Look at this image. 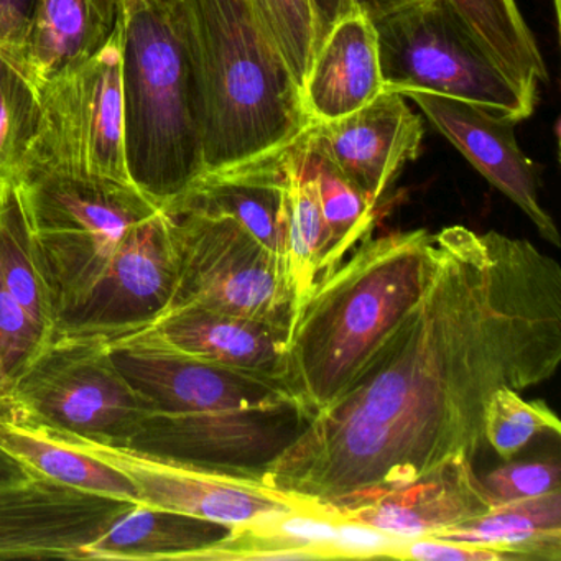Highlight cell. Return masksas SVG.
Segmentation results:
<instances>
[{
    "label": "cell",
    "mask_w": 561,
    "mask_h": 561,
    "mask_svg": "<svg viewBox=\"0 0 561 561\" xmlns=\"http://www.w3.org/2000/svg\"><path fill=\"white\" fill-rule=\"evenodd\" d=\"M176 252L165 209L133 229L80 307L58 320L57 333L107 343L152 327L172 304Z\"/></svg>",
    "instance_id": "cell-13"
},
{
    "label": "cell",
    "mask_w": 561,
    "mask_h": 561,
    "mask_svg": "<svg viewBox=\"0 0 561 561\" xmlns=\"http://www.w3.org/2000/svg\"><path fill=\"white\" fill-rule=\"evenodd\" d=\"M383 91L438 94L494 111L515 124L534 114L537 98L478 44L446 0H426L374 21Z\"/></svg>",
    "instance_id": "cell-6"
},
{
    "label": "cell",
    "mask_w": 561,
    "mask_h": 561,
    "mask_svg": "<svg viewBox=\"0 0 561 561\" xmlns=\"http://www.w3.org/2000/svg\"><path fill=\"white\" fill-rule=\"evenodd\" d=\"M294 140L251 159L205 170L163 208L228 216L248 229L288 268L284 175L285 159Z\"/></svg>",
    "instance_id": "cell-17"
},
{
    "label": "cell",
    "mask_w": 561,
    "mask_h": 561,
    "mask_svg": "<svg viewBox=\"0 0 561 561\" xmlns=\"http://www.w3.org/2000/svg\"><path fill=\"white\" fill-rule=\"evenodd\" d=\"M435 248L426 229L364 239L314 285L291 320L282 382L308 420L343 393L420 300Z\"/></svg>",
    "instance_id": "cell-2"
},
{
    "label": "cell",
    "mask_w": 561,
    "mask_h": 561,
    "mask_svg": "<svg viewBox=\"0 0 561 561\" xmlns=\"http://www.w3.org/2000/svg\"><path fill=\"white\" fill-rule=\"evenodd\" d=\"M307 423L295 403L190 413L152 410L126 448L262 482L265 468Z\"/></svg>",
    "instance_id": "cell-10"
},
{
    "label": "cell",
    "mask_w": 561,
    "mask_h": 561,
    "mask_svg": "<svg viewBox=\"0 0 561 561\" xmlns=\"http://www.w3.org/2000/svg\"><path fill=\"white\" fill-rule=\"evenodd\" d=\"M38 0H0V50L15 57L24 45Z\"/></svg>",
    "instance_id": "cell-33"
},
{
    "label": "cell",
    "mask_w": 561,
    "mask_h": 561,
    "mask_svg": "<svg viewBox=\"0 0 561 561\" xmlns=\"http://www.w3.org/2000/svg\"><path fill=\"white\" fill-rule=\"evenodd\" d=\"M304 153L308 172L313 176L317 186L324 222L331 234V255L324 274L327 277L347 257L354 245L370 234L376 222L377 206L313 146L308 130L304 136Z\"/></svg>",
    "instance_id": "cell-26"
},
{
    "label": "cell",
    "mask_w": 561,
    "mask_h": 561,
    "mask_svg": "<svg viewBox=\"0 0 561 561\" xmlns=\"http://www.w3.org/2000/svg\"><path fill=\"white\" fill-rule=\"evenodd\" d=\"M198 101L203 172L291 142L313 121L251 0H167Z\"/></svg>",
    "instance_id": "cell-3"
},
{
    "label": "cell",
    "mask_w": 561,
    "mask_h": 561,
    "mask_svg": "<svg viewBox=\"0 0 561 561\" xmlns=\"http://www.w3.org/2000/svg\"><path fill=\"white\" fill-rule=\"evenodd\" d=\"M251 4L262 31L301 91L323 38L314 0H251Z\"/></svg>",
    "instance_id": "cell-28"
},
{
    "label": "cell",
    "mask_w": 561,
    "mask_h": 561,
    "mask_svg": "<svg viewBox=\"0 0 561 561\" xmlns=\"http://www.w3.org/2000/svg\"><path fill=\"white\" fill-rule=\"evenodd\" d=\"M422 117L402 94L383 91L356 113L313 123L311 142L377 206L400 170L420 156Z\"/></svg>",
    "instance_id": "cell-15"
},
{
    "label": "cell",
    "mask_w": 561,
    "mask_h": 561,
    "mask_svg": "<svg viewBox=\"0 0 561 561\" xmlns=\"http://www.w3.org/2000/svg\"><path fill=\"white\" fill-rule=\"evenodd\" d=\"M382 558L415 561H508L504 553L492 548L433 537L403 540L402 543L389 548Z\"/></svg>",
    "instance_id": "cell-32"
},
{
    "label": "cell",
    "mask_w": 561,
    "mask_h": 561,
    "mask_svg": "<svg viewBox=\"0 0 561 561\" xmlns=\"http://www.w3.org/2000/svg\"><path fill=\"white\" fill-rule=\"evenodd\" d=\"M113 32L90 0H38L24 45L12 58L38 88L90 60Z\"/></svg>",
    "instance_id": "cell-21"
},
{
    "label": "cell",
    "mask_w": 561,
    "mask_h": 561,
    "mask_svg": "<svg viewBox=\"0 0 561 561\" xmlns=\"http://www.w3.org/2000/svg\"><path fill=\"white\" fill-rule=\"evenodd\" d=\"M152 410L117 366L106 340L57 333L19 382L8 420L127 446Z\"/></svg>",
    "instance_id": "cell-7"
},
{
    "label": "cell",
    "mask_w": 561,
    "mask_h": 561,
    "mask_svg": "<svg viewBox=\"0 0 561 561\" xmlns=\"http://www.w3.org/2000/svg\"><path fill=\"white\" fill-rule=\"evenodd\" d=\"M420 300L262 484L337 518L485 446L489 399L561 363V267L527 239L449 226Z\"/></svg>",
    "instance_id": "cell-1"
},
{
    "label": "cell",
    "mask_w": 561,
    "mask_h": 561,
    "mask_svg": "<svg viewBox=\"0 0 561 561\" xmlns=\"http://www.w3.org/2000/svg\"><path fill=\"white\" fill-rule=\"evenodd\" d=\"M540 435H561L557 413L543 400H525L517 390L499 389L485 407V445L511 461Z\"/></svg>",
    "instance_id": "cell-30"
},
{
    "label": "cell",
    "mask_w": 561,
    "mask_h": 561,
    "mask_svg": "<svg viewBox=\"0 0 561 561\" xmlns=\"http://www.w3.org/2000/svg\"><path fill=\"white\" fill-rule=\"evenodd\" d=\"M90 2L104 25L113 32L123 18V0H90Z\"/></svg>",
    "instance_id": "cell-35"
},
{
    "label": "cell",
    "mask_w": 561,
    "mask_h": 561,
    "mask_svg": "<svg viewBox=\"0 0 561 561\" xmlns=\"http://www.w3.org/2000/svg\"><path fill=\"white\" fill-rule=\"evenodd\" d=\"M47 433L124 472L136 485L140 504L193 515L231 528L294 512L317 514L304 502L272 491L257 479L182 465L126 446Z\"/></svg>",
    "instance_id": "cell-11"
},
{
    "label": "cell",
    "mask_w": 561,
    "mask_h": 561,
    "mask_svg": "<svg viewBox=\"0 0 561 561\" xmlns=\"http://www.w3.org/2000/svg\"><path fill=\"white\" fill-rule=\"evenodd\" d=\"M494 507L484 482L476 474L474 461L455 458L344 512L340 520L397 540H410L433 537L482 517Z\"/></svg>",
    "instance_id": "cell-16"
},
{
    "label": "cell",
    "mask_w": 561,
    "mask_h": 561,
    "mask_svg": "<svg viewBox=\"0 0 561 561\" xmlns=\"http://www.w3.org/2000/svg\"><path fill=\"white\" fill-rule=\"evenodd\" d=\"M553 8H554V21H557V27H560V14H561L560 0H553Z\"/></svg>",
    "instance_id": "cell-37"
},
{
    "label": "cell",
    "mask_w": 561,
    "mask_h": 561,
    "mask_svg": "<svg viewBox=\"0 0 561 561\" xmlns=\"http://www.w3.org/2000/svg\"><path fill=\"white\" fill-rule=\"evenodd\" d=\"M305 133L288 149L284 175L288 268L297 310L310 297L317 282L327 274L331 255L330 229L321 213L313 176L305 163Z\"/></svg>",
    "instance_id": "cell-24"
},
{
    "label": "cell",
    "mask_w": 561,
    "mask_h": 561,
    "mask_svg": "<svg viewBox=\"0 0 561 561\" xmlns=\"http://www.w3.org/2000/svg\"><path fill=\"white\" fill-rule=\"evenodd\" d=\"M560 459L511 462L494 469L482 478L495 505L538 497L561 489Z\"/></svg>",
    "instance_id": "cell-31"
},
{
    "label": "cell",
    "mask_w": 561,
    "mask_h": 561,
    "mask_svg": "<svg viewBox=\"0 0 561 561\" xmlns=\"http://www.w3.org/2000/svg\"><path fill=\"white\" fill-rule=\"evenodd\" d=\"M41 127L37 88L21 65L0 50V183L18 182Z\"/></svg>",
    "instance_id": "cell-27"
},
{
    "label": "cell",
    "mask_w": 561,
    "mask_h": 561,
    "mask_svg": "<svg viewBox=\"0 0 561 561\" xmlns=\"http://www.w3.org/2000/svg\"><path fill=\"white\" fill-rule=\"evenodd\" d=\"M231 530L205 518L136 504L83 548L81 560L203 561Z\"/></svg>",
    "instance_id": "cell-20"
},
{
    "label": "cell",
    "mask_w": 561,
    "mask_h": 561,
    "mask_svg": "<svg viewBox=\"0 0 561 561\" xmlns=\"http://www.w3.org/2000/svg\"><path fill=\"white\" fill-rule=\"evenodd\" d=\"M54 337L25 311L0 277V419H11L19 382Z\"/></svg>",
    "instance_id": "cell-29"
},
{
    "label": "cell",
    "mask_w": 561,
    "mask_h": 561,
    "mask_svg": "<svg viewBox=\"0 0 561 561\" xmlns=\"http://www.w3.org/2000/svg\"><path fill=\"white\" fill-rule=\"evenodd\" d=\"M121 25L127 170L165 205L203 172L195 83L167 5L134 9Z\"/></svg>",
    "instance_id": "cell-4"
},
{
    "label": "cell",
    "mask_w": 561,
    "mask_h": 561,
    "mask_svg": "<svg viewBox=\"0 0 561 561\" xmlns=\"http://www.w3.org/2000/svg\"><path fill=\"white\" fill-rule=\"evenodd\" d=\"M478 44L522 88L537 98L548 83L540 48L515 0H446Z\"/></svg>",
    "instance_id": "cell-25"
},
{
    "label": "cell",
    "mask_w": 561,
    "mask_h": 561,
    "mask_svg": "<svg viewBox=\"0 0 561 561\" xmlns=\"http://www.w3.org/2000/svg\"><path fill=\"white\" fill-rule=\"evenodd\" d=\"M402 96L413 101L432 126L527 215L545 241L560 248L557 225L541 206L540 173L518 147L514 121L455 98L422 91H405Z\"/></svg>",
    "instance_id": "cell-14"
},
{
    "label": "cell",
    "mask_w": 561,
    "mask_h": 561,
    "mask_svg": "<svg viewBox=\"0 0 561 561\" xmlns=\"http://www.w3.org/2000/svg\"><path fill=\"white\" fill-rule=\"evenodd\" d=\"M34 469L28 468L25 462L15 456L9 455L5 449L0 448V488L5 485L21 484L37 476Z\"/></svg>",
    "instance_id": "cell-34"
},
{
    "label": "cell",
    "mask_w": 561,
    "mask_h": 561,
    "mask_svg": "<svg viewBox=\"0 0 561 561\" xmlns=\"http://www.w3.org/2000/svg\"><path fill=\"white\" fill-rule=\"evenodd\" d=\"M433 538L492 548L508 561H560L561 489L495 505L482 517L439 531Z\"/></svg>",
    "instance_id": "cell-22"
},
{
    "label": "cell",
    "mask_w": 561,
    "mask_h": 561,
    "mask_svg": "<svg viewBox=\"0 0 561 561\" xmlns=\"http://www.w3.org/2000/svg\"><path fill=\"white\" fill-rule=\"evenodd\" d=\"M165 213L176 252L169 310L205 308L290 331L297 300L287 265L274 252L228 216Z\"/></svg>",
    "instance_id": "cell-8"
},
{
    "label": "cell",
    "mask_w": 561,
    "mask_h": 561,
    "mask_svg": "<svg viewBox=\"0 0 561 561\" xmlns=\"http://www.w3.org/2000/svg\"><path fill=\"white\" fill-rule=\"evenodd\" d=\"M0 448L60 484L140 504L136 485L124 472L37 426L0 419Z\"/></svg>",
    "instance_id": "cell-23"
},
{
    "label": "cell",
    "mask_w": 561,
    "mask_h": 561,
    "mask_svg": "<svg viewBox=\"0 0 561 561\" xmlns=\"http://www.w3.org/2000/svg\"><path fill=\"white\" fill-rule=\"evenodd\" d=\"M110 350L119 369L156 412L265 409L294 403L280 380L190 356L152 327L111 341Z\"/></svg>",
    "instance_id": "cell-12"
},
{
    "label": "cell",
    "mask_w": 561,
    "mask_h": 561,
    "mask_svg": "<svg viewBox=\"0 0 561 561\" xmlns=\"http://www.w3.org/2000/svg\"><path fill=\"white\" fill-rule=\"evenodd\" d=\"M149 5H167V0H123V18L134 9L149 8Z\"/></svg>",
    "instance_id": "cell-36"
},
{
    "label": "cell",
    "mask_w": 561,
    "mask_h": 561,
    "mask_svg": "<svg viewBox=\"0 0 561 561\" xmlns=\"http://www.w3.org/2000/svg\"><path fill=\"white\" fill-rule=\"evenodd\" d=\"M37 93L41 127L22 173L57 170L134 183L124 146L121 22L90 60Z\"/></svg>",
    "instance_id": "cell-9"
},
{
    "label": "cell",
    "mask_w": 561,
    "mask_h": 561,
    "mask_svg": "<svg viewBox=\"0 0 561 561\" xmlns=\"http://www.w3.org/2000/svg\"><path fill=\"white\" fill-rule=\"evenodd\" d=\"M152 328L190 356L282 382L288 340L285 328L196 307L169 310Z\"/></svg>",
    "instance_id": "cell-19"
},
{
    "label": "cell",
    "mask_w": 561,
    "mask_h": 561,
    "mask_svg": "<svg viewBox=\"0 0 561 561\" xmlns=\"http://www.w3.org/2000/svg\"><path fill=\"white\" fill-rule=\"evenodd\" d=\"M58 320L80 307L121 244L163 208L134 183L27 170L18 180Z\"/></svg>",
    "instance_id": "cell-5"
},
{
    "label": "cell",
    "mask_w": 561,
    "mask_h": 561,
    "mask_svg": "<svg viewBox=\"0 0 561 561\" xmlns=\"http://www.w3.org/2000/svg\"><path fill=\"white\" fill-rule=\"evenodd\" d=\"M383 93L379 41L373 19L353 8L333 22L301 88L305 113L330 123L363 110Z\"/></svg>",
    "instance_id": "cell-18"
}]
</instances>
